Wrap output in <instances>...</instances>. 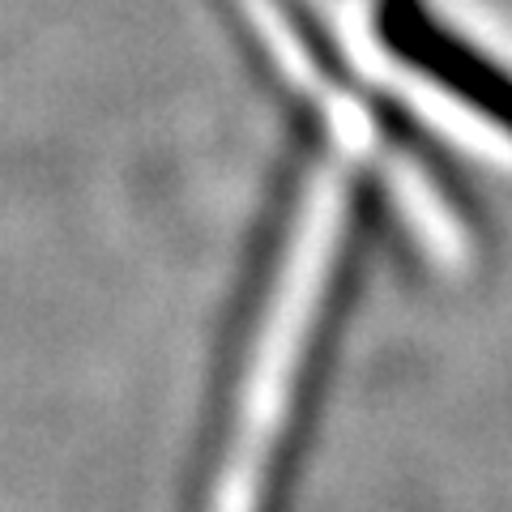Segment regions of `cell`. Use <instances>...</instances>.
I'll list each match as a JSON object with an SVG mask.
<instances>
[{
    "mask_svg": "<svg viewBox=\"0 0 512 512\" xmlns=\"http://www.w3.org/2000/svg\"><path fill=\"white\" fill-rule=\"evenodd\" d=\"M303 184L282 171L235 282L180 512H299L380 227L372 184L350 180L325 235H303Z\"/></svg>",
    "mask_w": 512,
    "mask_h": 512,
    "instance_id": "obj_1",
    "label": "cell"
},
{
    "mask_svg": "<svg viewBox=\"0 0 512 512\" xmlns=\"http://www.w3.org/2000/svg\"><path fill=\"white\" fill-rule=\"evenodd\" d=\"M376 30L393 60L512 141V73L444 26L427 0H376Z\"/></svg>",
    "mask_w": 512,
    "mask_h": 512,
    "instance_id": "obj_2",
    "label": "cell"
}]
</instances>
